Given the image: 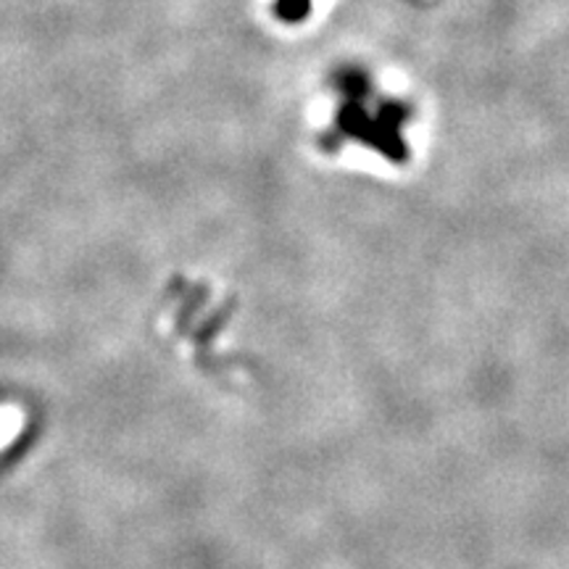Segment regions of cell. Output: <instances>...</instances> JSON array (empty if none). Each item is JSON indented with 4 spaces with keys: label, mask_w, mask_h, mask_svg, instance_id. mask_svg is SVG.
I'll return each mask as SVG.
<instances>
[{
    "label": "cell",
    "mask_w": 569,
    "mask_h": 569,
    "mask_svg": "<svg viewBox=\"0 0 569 569\" xmlns=\"http://www.w3.org/2000/svg\"><path fill=\"white\" fill-rule=\"evenodd\" d=\"M311 3L309 0H277L274 11L277 17L282 21H288V24H296V21H301L306 13H309Z\"/></svg>",
    "instance_id": "cell-1"
}]
</instances>
